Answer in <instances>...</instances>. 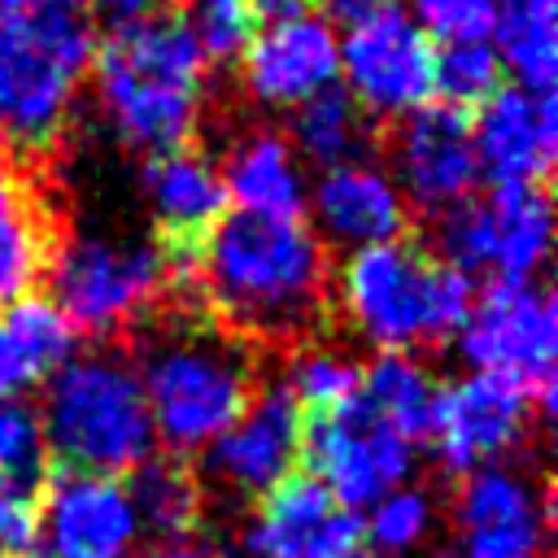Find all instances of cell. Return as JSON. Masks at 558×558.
Returning a JSON list of instances; mask_svg holds the SVG:
<instances>
[{
	"mask_svg": "<svg viewBox=\"0 0 558 558\" xmlns=\"http://www.w3.org/2000/svg\"><path fill=\"white\" fill-rule=\"evenodd\" d=\"M462 357L475 375H493L519 388L541 414H554V353H558V310L545 283L493 279L458 331Z\"/></svg>",
	"mask_w": 558,
	"mask_h": 558,
	"instance_id": "obj_8",
	"label": "cell"
},
{
	"mask_svg": "<svg viewBox=\"0 0 558 558\" xmlns=\"http://www.w3.org/2000/svg\"><path fill=\"white\" fill-rule=\"evenodd\" d=\"M39 4H48V0H0V13H31Z\"/></svg>",
	"mask_w": 558,
	"mask_h": 558,
	"instance_id": "obj_42",
	"label": "cell"
},
{
	"mask_svg": "<svg viewBox=\"0 0 558 558\" xmlns=\"http://www.w3.org/2000/svg\"><path fill=\"white\" fill-rule=\"evenodd\" d=\"M26 558H48V554H39V549H35V554H26Z\"/></svg>",
	"mask_w": 558,
	"mask_h": 558,
	"instance_id": "obj_44",
	"label": "cell"
},
{
	"mask_svg": "<svg viewBox=\"0 0 558 558\" xmlns=\"http://www.w3.org/2000/svg\"><path fill=\"white\" fill-rule=\"evenodd\" d=\"M205 453L218 484L244 497H266L301 462V405L283 384H270Z\"/></svg>",
	"mask_w": 558,
	"mask_h": 558,
	"instance_id": "obj_18",
	"label": "cell"
},
{
	"mask_svg": "<svg viewBox=\"0 0 558 558\" xmlns=\"http://www.w3.org/2000/svg\"><path fill=\"white\" fill-rule=\"evenodd\" d=\"M501 74H506V65H501V57L488 39L445 44L436 52L432 92H440V105H453V109L471 113L501 87Z\"/></svg>",
	"mask_w": 558,
	"mask_h": 558,
	"instance_id": "obj_28",
	"label": "cell"
},
{
	"mask_svg": "<svg viewBox=\"0 0 558 558\" xmlns=\"http://www.w3.org/2000/svg\"><path fill=\"white\" fill-rule=\"evenodd\" d=\"M31 384H39V379H35L26 353L17 349V340L9 336V327L0 323V401H13V397H17L22 388H31Z\"/></svg>",
	"mask_w": 558,
	"mask_h": 558,
	"instance_id": "obj_37",
	"label": "cell"
},
{
	"mask_svg": "<svg viewBox=\"0 0 558 558\" xmlns=\"http://www.w3.org/2000/svg\"><path fill=\"white\" fill-rule=\"evenodd\" d=\"M554 240V214L545 183H497L488 196H471L440 214L436 257L458 275H497L510 283L532 279Z\"/></svg>",
	"mask_w": 558,
	"mask_h": 558,
	"instance_id": "obj_9",
	"label": "cell"
},
{
	"mask_svg": "<svg viewBox=\"0 0 558 558\" xmlns=\"http://www.w3.org/2000/svg\"><path fill=\"white\" fill-rule=\"evenodd\" d=\"M471 301V279L414 240L357 248L340 270V305L349 323L384 353L436 349L453 340Z\"/></svg>",
	"mask_w": 558,
	"mask_h": 558,
	"instance_id": "obj_4",
	"label": "cell"
},
{
	"mask_svg": "<svg viewBox=\"0 0 558 558\" xmlns=\"http://www.w3.org/2000/svg\"><path fill=\"white\" fill-rule=\"evenodd\" d=\"M336 57L349 74L344 92L371 113H414L432 96L436 48L401 9L353 22Z\"/></svg>",
	"mask_w": 558,
	"mask_h": 558,
	"instance_id": "obj_11",
	"label": "cell"
},
{
	"mask_svg": "<svg viewBox=\"0 0 558 558\" xmlns=\"http://www.w3.org/2000/svg\"><path fill=\"white\" fill-rule=\"evenodd\" d=\"M96 92L122 144L166 157L192 148L205 92V57L187 13L153 9L96 44Z\"/></svg>",
	"mask_w": 558,
	"mask_h": 558,
	"instance_id": "obj_3",
	"label": "cell"
},
{
	"mask_svg": "<svg viewBox=\"0 0 558 558\" xmlns=\"http://www.w3.org/2000/svg\"><path fill=\"white\" fill-rule=\"evenodd\" d=\"M301 458L310 466L305 475H314L336 506L357 510L410 475L414 445L392 432L357 388V397L327 414H301Z\"/></svg>",
	"mask_w": 558,
	"mask_h": 558,
	"instance_id": "obj_10",
	"label": "cell"
},
{
	"mask_svg": "<svg viewBox=\"0 0 558 558\" xmlns=\"http://www.w3.org/2000/svg\"><path fill=\"white\" fill-rule=\"evenodd\" d=\"M39 427L48 458H57L61 471L109 480L135 471L157 445L135 366L113 353L70 357L57 375H48Z\"/></svg>",
	"mask_w": 558,
	"mask_h": 558,
	"instance_id": "obj_6",
	"label": "cell"
},
{
	"mask_svg": "<svg viewBox=\"0 0 558 558\" xmlns=\"http://www.w3.org/2000/svg\"><path fill=\"white\" fill-rule=\"evenodd\" d=\"M545 523H514V527H480L462 532L458 558H541Z\"/></svg>",
	"mask_w": 558,
	"mask_h": 558,
	"instance_id": "obj_36",
	"label": "cell"
},
{
	"mask_svg": "<svg viewBox=\"0 0 558 558\" xmlns=\"http://www.w3.org/2000/svg\"><path fill=\"white\" fill-rule=\"evenodd\" d=\"M240 61L248 92L262 105H279V109H296L301 100L331 87L340 74L331 22L305 9L279 13L270 26H257Z\"/></svg>",
	"mask_w": 558,
	"mask_h": 558,
	"instance_id": "obj_17",
	"label": "cell"
},
{
	"mask_svg": "<svg viewBox=\"0 0 558 558\" xmlns=\"http://www.w3.org/2000/svg\"><path fill=\"white\" fill-rule=\"evenodd\" d=\"M331 17H340V22H362V17H371V13H384V9H397V0H318Z\"/></svg>",
	"mask_w": 558,
	"mask_h": 558,
	"instance_id": "obj_38",
	"label": "cell"
},
{
	"mask_svg": "<svg viewBox=\"0 0 558 558\" xmlns=\"http://www.w3.org/2000/svg\"><path fill=\"white\" fill-rule=\"evenodd\" d=\"M48 471H52V458H48V445H44L39 410L26 405L22 397L0 401V475L44 493Z\"/></svg>",
	"mask_w": 558,
	"mask_h": 558,
	"instance_id": "obj_31",
	"label": "cell"
},
{
	"mask_svg": "<svg viewBox=\"0 0 558 558\" xmlns=\"http://www.w3.org/2000/svg\"><path fill=\"white\" fill-rule=\"evenodd\" d=\"M480 174L497 183H545L558 148V105L554 92L527 87H497L480 118L471 122Z\"/></svg>",
	"mask_w": 558,
	"mask_h": 558,
	"instance_id": "obj_19",
	"label": "cell"
},
{
	"mask_svg": "<svg viewBox=\"0 0 558 558\" xmlns=\"http://www.w3.org/2000/svg\"><path fill=\"white\" fill-rule=\"evenodd\" d=\"M436 384L432 375L405 357V353H379L366 371H362V397L371 401V410L401 432L410 445L432 436V414H436Z\"/></svg>",
	"mask_w": 558,
	"mask_h": 558,
	"instance_id": "obj_26",
	"label": "cell"
},
{
	"mask_svg": "<svg viewBox=\"0 0 558 558\" xmlns=\"http://www.w3.org/2000/svg\"><path fill=\"white\" fill-rule=\"evenodd\" d=\"M96 57V22L78 0L0 13V131L13 148L57 144L74 87Z\"/></svg>",
	"mask_w": 558,
	"mask_h": 558,
	"instance_id": "obj_5",
	"label": "cell"
},
{
	"mask_svg": "<svg viewBox=\"0 0 558 558\" xmlns=\"http://www.w3.org/2000/svg\"><path fill=\"white\" fill-rule=\"evenodd\" d=\"M414 4V26L432 39L445 44H466L493 35L497 0H410Z\"/></svg>",
	"mask_w": 558,
	"mask_h": 558,
	"instance_id": "obj_34",
	"label": "cell"
},
{
	"mask_svg": "<svg viewBox=\"0 0 558 558\" xmlns=\"http://www.w3.org/2000/svg\"><path fill=\"white\" fill-rule=\"evenodd\" d=\"M227 196L240 201L244 214H270V218H301L305 187L292 157V144L279 131H248L227 157L222 174Z\"/></svg>",
	"mask_w": 558,
	"mask_h": 558,
	"instance_id": "obj_22",
	"label": "cell"
},
{
	"mask_svg": "<svg viewBox=\"0 0 558 558\" xmlns=\"http://www.w3.org/2000/svg\"><path fill=\"white\" fill-rule=\"evenodd\" d=\"M432 523V501L414 488H392L371 506V519H362L366 536L384 549H410L423 541Z\"/></svg>",
	"mask_w": 558,
	"mask_h": 558,
	"instance_id": "obj_33",
	"label": "cell"
},
{
	"mask_svg": "<svg viewBox=\"0 0 558 558\" xmlns=\"http://www.w3.org/2000/svg\"><path fill=\"white\" fill-rule=\"evenodd\" d=\"M314 218L336 244L371 248V244L401 240L405 201L384 170H375L366 161H349V166H331L318 174Z\"/></svg>",
	"mask_w": 558,
	"mask_h": 558,
	"instance_id": "obj_20",
	"label": "cell"
},
{
	"mask_svg": "<svg viewBox=\"0 0 558 558\" xmlns=\"http://www.w3.org/2000/svg\"><path fill=\"white\" fill-rule=\"evenodd\" d=\"M187 22L205 61H231L244 57V48L253 44L262 9L257 0H196V13Z\"/></svg>",
	"mask_w": 558,
	"mask_h": 558,
	"instance_id": "obj_32",
	"label": "cell"
},
{
	"mask_svg": "<svg viewBox=\"0 0 558 558\" xmlns=\"http://www.w3.org/2000/svg\"><path fill=\"white\" fill-rule=\"evenodd\" d=\"M52 248V222L26 187V174H17L0 157V305L31 296V288L48 270Z\"/></svg>",
	"mask_w": 558,
	"mask_h": 558,
	"instance_id": "obj_21",
	"label": "cell"
},
{
	"mask_svg": "<svg viewBox=\"0 0 558 558\" xmlns=\"http://www.w3.org/2000/svg\"><path fill=\"white\" fill-rule=\"evenodd\" d=\"M0 323L9 327V336L17 340V349L26 353L35 379L57 375L70 357H74V327L61 318V310L48 296H22L13 301Z\"/></svg>",
	"mask_w": 558,
	"mask_h": 558,
	"instance_id": "obj_29",
	"label": "cell"
},
{
	"mask_svg": "<svg viewBox=\"0 0 558 558\" xmlns=\"http://www.w3.org/2000/svg\"><path fill=\"white\" fill-rule=\"evenodd\" d=\"M126 475L131 480L122 488L131 497V510H135L140 527H148L161 545L166 541H187L196 532V523H201V484H196V475L183 458L153 453Z\"/></svg>",
	"mask_w": 558,
	"mask_h": 558,
	"instance_id": "obj_23",
	"label": "cell"
},
{
	"mask_svg": "<svg viewBox=\"0 0 558 558\" xmlns=\"http://www.w3.org/2000/svg\"><path fill=\"white\" fill-rule=\"evenodd\" d=\"M192 288L205 314L244 344H305L327 323V248L305 218L222 214L209 231Z\"/></svg>",
	"mask_w": 558,
	"mask_h": 558,
	"instance_id": "obj_1",
	"label": "cell"
},
{
	"mask_svg": "<svg viewBox=\"0 0 558 558\" xmlns=\"http://www.w3.org/2000/svg\"><path fill=\"white\" fill-rule=\"evenodd\" d=\"M527 427H532V401L493 375H471L436 392L432 440L440 449L445 471L453 475L493 466V458L514 449L527 436Z\"/></svg>",
	"mask_w": 558,
	"mask_h": 558,
	"instance_id": "obj_14",
	"label": "cell"
},
{
	"mask_svg": "<svg viewBox=\"0 0 558 558\" xmlns=\"http://www.w3.org/2000/svg\"><path fill=\"white\" fill-rule=\"evenodd\" d=\"M458 523L462 532L480 527H514V523H554V497L549 488H532L519 471L506 466H480L466 471L458 484Z\"/></svg>",
	"mask_w": 558,
	"mask_h": 558,
	"instance_id": "obj_25",
	"label": "cell"
},
{
	"mask_svg": "<svg viewBox=\"0 0 558 558\" xmlns=\"http://www.w3.org/2000/svg\"><path fill=\"white\" fill-rule=\"evenodd\" d=\"M140 388L153 432L174 458L209 449L253 401V357L205 310H157L135 331Z\"/></svg>",
	"mask_w": 558,
	"mask_h": 558,
	"instance_id": "obj_2",
	"label": "cell"
},
{
	"mask_svg": "<svg viewBox=\"0 0 558 558\" xmlns=\"http://www.w3.org/2000/svg\"><path fill=\"white\" fill-rule=\"evenodd\" d=\"M39 536H48V558H131L140 519L122 480L48 471Z\"/></svg>",
	"mask_w": 558,
	"mask_h": 558,
	"instance_id": "obj_13",
	"label": "cell"
},
{
	"mask_svg": "<svg viewBox=\"0 0 558 558\" xmlns=\"http://www.w3.org/2000/svg\"><path fill=\"white\" fill-rule=\"evenodd\" d=\"M344 558H371V554H362V549H357V554H344Z\"/></svg>",
	"mask_w": 558,
	"mask_h": 558,
	"instance_id": "obj_43",
	"label": "cell"
},
{
	"mask_svg": "<svg viewBox=\"0 0 558 558\" xmlns=\"http://www.w3.org/2000/svg\"><path fill=\"white\" fill-rule=\"evenodd\" d=\"M362 536L366 527L357 510L336 506L314 475L292 471L262 497L244 545L253 558H344L357 554Z\"/></svg>",
	"mask_w": 558,
	"mask_h": 558,
	"instance_id": "obj_15",
	"label": "cell"
},
{
	"mask_svg": "<svg viewBox=\"0 0 558 558\" xmlns=\"http://www.w3.org/2000/svg\"><path fill=\"white\" fill-rule=\"evenodd\" d=\"M392 157H397V179H401L405 196L427 214H445V209L471 201V192L480 183L471 113H462L453 105H423V109L405 113V122L392 135Z\"/></svg>",
	"mask_w": 558,
	"mask_h": 558,
	"instance_id": "obj_12",
	"label": "cell"
},
{
	"mask_svg": "<svg viewBox=\"0 0 558 558\" xmlns=\"http://www.w3.org/2000/svg\"><path fill=\"white\" fill-rule=\"evenodd\" d=\"M366 135H371L366 109H362L340 83H331V87H323L318 96L301 100L296 113H292V140H296V148H301L310 161H318L323 170L362 161Z\"/></svg>",
	"mask_w": 558,
	"mask_h": 558,
	"instance_id": "obj_27",
	"label": "cell"
},
{
	"mask_svg": "<svg viewBox=\"0 0 558 558\" xmlns=\"http://www.w3.org/2000/svg\"><path fill=\"white\" fill-rule=\"evenodd\" d=\"M283 388L292 392L301 414H327V410L344 405L349 397H357L362 366L349 362L344 353H331V349H305L292 362V379Z\"/></svg>",
	"mask_w": 558,
	"mask_h": 558,
	"instance_id": "obj_30",
	"label": "cell"
},
{
	"mask_svg": "<svg viewBox=\"0 0 558 558\" xmlns=\"http://www.w3.org/2000/svg\"><path fill=\"white\" fill-rule=\"evenodd\" d=\"M144 558H205L192 541H166V545H157V549H148Z\"/></svg>",
	"mask_w": 558,
	"mask_h": 558,
	"instance_id": "obj_40",
	"label": "cell"
},
{
	"mask_svg": "<svg viewBox=\"0 0 558 558\" xmlns=\"http://www.w3.org/2000/svg\"><path fill=\"white\" fill-rule=\"evenodd\" d=\"M301 4H305V0H257V9H262V13H275V17H279V13H296Z\"/></svg>",
	"mask_w": 558,
	"mask_h": 558,
	"instance_id": "obj_41",
	"label": "cell"
},
{
	"mask_svg": "<svg viewBox=\"0 0 558 558\" xmlns=\"http://www.w3.org/2000/svg\"><path fill=\"white\" fill-rule=\"evenodd\" d=\"M148 201L157 218V248L166 253L179 288H192V266L209 231L227 214V187L214 161L196 148H179L148 161Z\"/></svg>",
	"mask_w": 558,
	"mask_h": 558,
	"instance_id": "obj_16",
	"label": "cell"
},
{
	"mask_svg": "<svg viewBox=\"0 0 558 558\" xmlns=\"http://www.w3.org/2000/svg\"><path fill=\"white\" fill-rule=\"evenodd\" d=\"M497 57L519 74L527 92H554L558 78V39H554V0H497L493 17Z\"/></svg>",
	"mask_w": 558,
	"mask_h": 558,
	"instance_id": "obj_24",
	"label": "cell"
},
{
	"mask_svg": "<svg viewBox=\"0 0 558 558\" xmlns=\"http://www.w3.org/2000/svg\"><path fill=\"white\" fill-rule=\"evenodd\" d=\"M44 275L52 279V305L61 318L87 336L140 331V323H148L179 288L157 244L118 235L61 240Z\"/></svg>",
	"mask_w": 558,
	"mask_h": 558,
	"instance_id": "obj_7",
	"label": "cell"
},
{
	"mask_svg": "<svg viewBox=\"0 0 558 558\" xmlns=\"http://www.w3.org/2000/svg\"><path fill=\"white\" fill-rule=\"evenodd\" d=\"M39 519H44V493L26 488L9 475H0V554L26 558L39 545Z\"/></svg>",
	"mask_w": 558,
	"mask_h": 558,
	"instance_id": "obj_35",
	"label": "cell"
},
{
	"mask_svg": "<svg viewBox=\"0 0 558 558\" xmlns=\"http://www.w3.org/2000/svg\"><path fill=\"white\" fill-rule=\"evenodd\" d=\"M100 9L113 17V26H122V22H135V17L153 13L157 0H100Z\"/></svg>",
	"mask_w": 558,
	"mask_h": 558,
	"instance_id": "obj_39",
	"label": "cell"
}]
</instances>
